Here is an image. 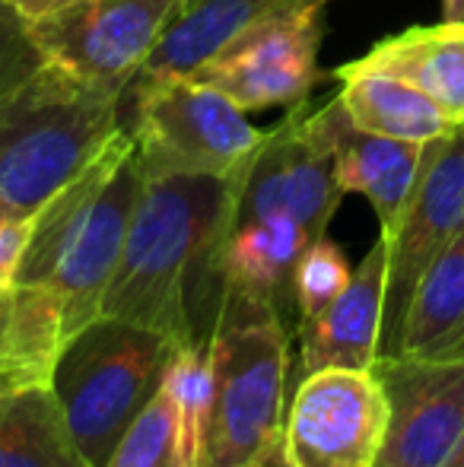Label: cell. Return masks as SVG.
Instances as JSON below:
<instances>
[{
	"mask_svg": "<svg viewBox=\"0 0 464 467\" xmlns=\"http://www.w3.org/2000/svg\"><path fill=\"white\" fill-rule=\"evenodd\" d=\"M305 124L335 153V175L344 194H363L378 216V235H391L417 185L423 162V143L378 137L350 121L341 96L322 109L305 111Z\"/></svg>",
	"mask_w": 464,
	"mask_h": 467,
	"instance_id": "12",
	"label": "cell"
},
{
	"mask_svg": "<svg viewBox=\"0 0 464 467\" xmlns=\"http://www.w3.org/2000/svg\"><path fill=\"white\" fill-rule=\"evenodd\" d=\"M449 467H464V436H461V442H459V449H455V455H452V462H449Z\"/></svg>",
	"mask_w": 464,
	"mask_h": 467,
	"instance_id": "28",
	"label": "cell"
},
{
	"mask_svg": "<svg viewBox=\"0 0 464 467\" xmlns=\"http://www.w3.org/2000/svg\"><path fill=\"white\" fill-rule=\"evenodd\" d=\"M464 229V128L423 143V162L388 245L378 359L395 357L423 274Z\"/></svg>",
	"mask_w": 464,
	"mask_h": 467,
	"instance_id": "6",
	"label": "cell"
},
{
	"mask_svg": "<svg viewBox=\"0 0 464 467\" xmlns=\"http://www.w3.org/2000/svg\"><path fill=\"white\" fill-rule=\"evenodd\" d=\"M172 350L169 334L108 315L89 321L64 344L51 391L93 467H106L124 430L160 391Z\"/></svg>",
	"mask_w": 464,
	"mask_h": 467,
	"instance_id": "4",
	"label": "cell"
},
{
	"mask_svg": "<svg viewBox=\"0 0 464 467\" xmlns=\"http://www.w3.org/2000/svg\"><path fill=\"white\" fill-rule=\"evenodd\" d=\"M248 467H290V464H286V458H284V449H280V445H273L264 458H258V462L248 464Z\"/></svg>",
	"mask_w": 464,
	"mask_h": 467,
	"instance_id": "26",
	"label": "cell"
},
{
	"mask_svg": "<svg viewBox=\"0 0 464 467\" xmlns=\"http://www.w3.org/2000/svg\"><path fill=\"white\" fill-rule=\"evenodd\" d=\"M128 89L45 64L0 99V201L32 216L102 153L124 124Z\"/></svg>",
	"mask_w": 464,
	"mask_h": 467,
	"instance_id": "2",
	"label": "cell"
},
{
	"mask_svg": "<svg viewBox=\"0 0 464 467\" xmlns=\"http://www.w3.org/2000/svg\"><path fill=\"white\" fill-rule=\"evenodd\" d=\"M245 169L223 179H147L99 315L153 327L175 344L211 337Z\"/></svg>",
	"mask_w": 464,
	"mask_h": 467,
	"instance_id": "1",
	"label": "cell"
},
{
	"mask_svg": "<svg viewBox=\"0 0 464 467\" xmlns=\"http://www.w3.org/2000/svg\"><path fill=\"white\" fill-rule=\"evenodd\" d=\"M4 4H10L16 13H23L26 19H42V16H51V13L64 10V6L77 4V0H4Z\"/></svg>",
	"mask_w": 464,
	"mask_h": 467,
	"instance_id": "25",
	"label": "cell"
},
{
	"mask_svg": "<svg viewBox=\"0 0 464 467\" xmlns=\"http://www.w3.org/2000/svg\"><path fill=\"white\" fill-rule=\"evenodd\" d=\"M124 128L137 143L147 179L235 175L254 160L267 130L248 124L242 109L191 74L130 83Z\"/></svg>",
	"mask_w": 464,
	"mask_h": 467,
	"instance_id": "5",
	"label": "cell"
},
{
	"mask_svg": "<svg viewBox=\"0 0 464 467\" xmlns=\"http://www.w3.org/2000/svg\"><path fill=\"white\" fill-rule=\"evenodd\" d=\"M331 4V0H188L181 16L166 29L162 42L153 48L130 83L156 80V77L191 74L198 64L217 55L239 32L296 13L303 6Z\"/></svg>",
	"mask_w": 464,
	"mask_h": 467,
	"instance_id": "15",
	"label": "cell"
},
{
	"mask_svg": "<svg viewBox=\"0 0 464 467\" xmlns=\"http://www.w3.org/2000/svg\"><path fill=\"white\" fill-rule=\"evenodd\" d=\"M385 426L388 398L376 369L328 366L290 398L280 449L290 467H376Z\"/></svg>",
	"mask_w": 464,
	"mask_h": 467,
	"instance_id": "8",
	"label": "cell"
},
{
	"mask_svg": "<svg viewBox=\"0 0 464 467\" xmlns=\"http://www.w3.org/2000/svg\"><path fill=\"white\" fill-rule=\"evenodd\" d=\"M0 467H93L64 420L51 381L0 375Z\"/></svg>",
	"mask_w": 464,
	"mask_h": 467,
	"instance_id": "16",
	"label": "cell"
},
{
	"mask_svg": "<svg viewBox=\"0 0 464 467\" xmlns=\"http://www.w3.org/2000/svg\"><path fill=\"white\" fill-rule=\"evenodd\" d=\"M353 70H382L429 96L449 121L464 128V23L414 26L382 38L350 61Z\"/></svg>",
	"mask_w": 464,
	"mask_h": 467,
	"instance_id": "14",
	"label": "cell"
},
{
	"mask_svg": "<svg viewBox=\"0 0 464 467\" xmlns=\"http://www.w3.org/2000/svg\"><path fill=\"white\" fill-rule=\"evenodd\" d=\"M353 277L347 254L341 252V245L322 235L312 245H305V252L299 254L296 267H293V299H296L299 315L305 318H315L322 308H328L337 296L347 289Z\"/></svg>",
	"mask_w": 464,
	"mask_h": 467,
	"instance_id": "22",
	"label": "cell"
},
{
	"mask_svg": "<svg viewBox=\"0 0 464 467\" xmlns=\"http://www.w3.org/2000/svg\"><path fill=\"white\" fill-rule=\"evenodd\" d=\"M395 357L464 359V229L423 274Z\"/></svg>",
	"mask_w": 464,
	"mask_h": 467,
	"instance_id": "18",
	"label": "cell"
},
{
	"mask_svg": "<svg viewBox=\"0 0 464 467\" xmlns=\"http://www.w3.org/2000/svg\"><path fill=\"white\" fill-rule=\"evenodd\" d=\"M29 220L32 216H13L0 226V293H6L16 283L19 261L29 242Z\"/></svg>",
	"mask_w": 464,
	"mask_h": 467,
	"instance_id": "24",
	"label": "cell"
},
{
	"mask_svg": "<svg viewBox=\"0 0 464 467\" xmlns=\"http://www.w3.org/2000/svg\"><path fill=\"white\" fill-rule=\"evenodd\" d=\"M385 265H388V245L378 235L376 245L353 271L347 289L315 318L303 321L299 340H303L305 375L328 366L376 369L378 337H382Z\"/></svg>",
	"mask_w": 464,
	"mask_h": 467,
	"instance_id": "13",
	"label": "cell"
},
{
	"mask_svg": "<svg viewBox=\"0 0 464 467\" xmlns=\"http://www.w3.org/2000/svg\"><path fill=\"white\" fill-rule=\"evenodd\" d=\"M143 185H147V175H143L134 143L121 156L115 172L108 175V182L102 185L93 207L87 210L77 233L70 235L55 274L48 277V283H42V286H51L61 296L70 337L77 331H83L89 321L99 318L102 296H106L108 283H112V274L124 248V235H128L130 216L137 210Z\"/></svg>",
	"mask_w": 464,
	"mask_h": 467,
	"instance_id": "11",
	"label": "cell"
},
{
	"mask_svg": "<svg viewBox=\"0 0 464 467\" xmlns=\"http://www.w3.org/2000/svg\"><path fill=\"white\" fill-rule=\"evenodd\" d=\"M45 64L48 61L32 38L29 19L0 0V99L23 87Z\"/></svg>",
	"mask_w": 464,
	"mask_h": 467,
	"instance_id": "23",
	"label": "cell"
},
{
	"mask_svg": "<svg viewBox=\"0 0 464 467\" xmlns=\"http://www.w3.org/2000/svg\"><path fill=\"white\" fill-rule=\"evenodd\" d=\"M325 38V4L303 6L252 26L226 42L217 55L191 70L194 80L220 89L242 111L293 109L309 102L325 80L318 51Z\"/></svg>",
	"mask_w": 464,
	"mask_h": 467,
	"instance_id": "9",
	"label": "cell"
},
{
	"mask_svg": "<svg viewBox=\"0 0 464 467\" xmlns=\"http://www.w3.org/2000/svg\"><path fill=\"white\" fill-rule=\"evenodd\" d=\"M106 467H181L175 449V413L162 388L124 430Z\"/></svg>",
	"mask_w": 464,
	"mask_h": 467,
	"instance_id": "21",
	"label": "cell"
},
{
	"mask_svg": "<svg viewBox=\"0 0 464 467\" xmlns=\"http://www.w3.org/2000/svg\"><path fill=\"white\" fill-rule=\"evenodd\" d=\"M13 216H16V213H13V210H10V207H6V203H4V201H0V226H4V223H6V220H13Z\"/></svg>",
	"mask_w": 464,
	"mask_h": 467,
	"instance_id": "29",
	"label": "cell"
},
{
	"mask_svg": "<svg viewBox=\"0 0 464 467\" xmlns=\"http://www.w3.org/2000/svg\"><path fill=\"white\" fill-rule=\"evenodd\" d=\"M335 77L341 80L337 96H341L350 121L359 130L407 143H429L459 128V124L449 121V115L433 99L391 74L353 70L344 64V67L335 70Z\"/></svg>",
	"mask_w": 464,
	"mask_h": 467,
	"instance_id": "17",
	"label": "cell"
},
{
	"mask_svg": "<svg viewBox=\"0 0 464 467\" xmlns=\"http://www.w3.org/2000/svg\"><path fill=\"white\" fill-rule=\"evenodd\" d=\"M211 353L213 407L201 467H248L284 436L290 337L277 299L223 283Z\"/></svg>",
	"mask_w": 464,
	"mask_h": 467,
	"instance_id": "3",
	"label": "cell"
},
{
	"mask_svg": "<svg viewBox=\"0 0 464 467\" xmlns=\"http://www.w3.org/2000/svg\"><path fill=\"white\" fill-rule=\"evenodd\" d=\"M162 391L175 413V449L181 467H201L213 407V353L211 337L175 344L162 372Z\"/></svg>",
	"mask_w": 464,
	"mask_h": 467,
	"instance_id": "20",
	"label": "cell"
},
{
	"mask_svg": "<svg viewBox=\"0 0 464 467\" xmlns=\"http://www.w3.org/2000/svg\"><path fill=\"white\" fill-rule=\"evenodd\" d=\"M442 19L464 23V0H442Z\"/></svg>",
	"mask_w": 464,
	"mask_h": 467,
	"instance_id": "27",
	"label": "cell"
},
{
	"mask_svg": "<svg viewBox=\"0 0 464 467\" xmlns=\"http://www.w3.org/2000/svg\"><path fill=\"white\" fill-rule=\"evenodd\" d=\"M305 245V233L286 213L239 220L223 248V280L277 299L280 289L290 286L293 267Z\"/></svg>",
	"mask_w": 464,
	"mask_h": 467,
	"instance_id": "19",
	"label": "cell"
},
{
	"mask_svg": "<svg viewBox=\"0 0 464 467\" xmlns=\"http://www.w3.org/2000/svg\"><path fill=\"white\" fill-rule=\"evenodd\" d=\"M388 426L376 467H449L464 436V359L382 357Z\"/></svg>",
	"mask_w": 464,
	"mask_h": 467,
	"instance_id": "10",
	"label": "cell"
},
{
	"mask_svg": "<svg viewBox=\"0 0 464 467\" xmlns=\"http://www.w3.org/2000/svg\"><path fill=\"white\" fill-rule=\"evenodd\" d=\"M188 0H77L29 32L45 61L102 87L128 89Z\"/></svg>",
	"mask_w": 464,
	"mask_h": 467,
	"instance_id": "7",
	"label": "cell"
}]
</instances>
